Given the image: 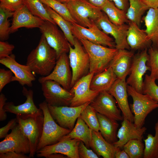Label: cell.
<instances>
[{
	"instance_id": "cell-47",
	"label": "cell",
	"mask_w": 158,
	"mask_h": 158,
	"mask_svg": "<svg viewBox=\"0 0 158 158\" xmlns=\"http://www.w3.org/2000/svg\"><path fill=\"white\" fill-rule=\"evenodd\" d=\"M7 98L3 93L0 95V121H3L6 120L7 118V114L4 109V107Z\"/></svg>"
},
{
	"instance_id": "cell-22",
	"label": "cell",
	"mask_w": 158,
	"mask_h": 158,
	"mask_svg": "<svg viewBox=\"0 0 158 158\" xmlns=\"http://www.w3.org/2000/svg\"><path fill=\"white\" fill-rule=\"evenodd\" d=\"M147 129L145 127H137L133 122L123 117L121 126L117 133L118 140L113 145L116 147L121 149L124 145L130 140L137 139L142 141L143 135Z\"/></svg>"
},
{
	"instance_id": "cell-7",
	"label": "cell",
	"mask_w": 158,
	"mask_h": 158,
	"mask_svg": "<svg viewBox=\"0 0 158 158\" xmlns=\"http://www.w3.org/2000/svg\"><path fill=\"white\" fill-rule=\"evenodd\" d=\"M69 45L68 57L72 74L71 88L80 79L90 73V61L87 53L78 39L75 38L74 48L70 43Z\"/></svg>"
},
{
	"instance_id": "cell-29",
	"label": "cell",
	"mask_w": 158,
	"mask_h": 158,
	"mask_svg": "<svg viewBox=\"0 0 158 158\" xmlns=\"http://www.w3.org/2000/svg\"><path fill=\"white\" fill-rule=\"evenodd\" d=\"M99 125V130L102 136L109 143L113 144L117 139V130L119 124L117 121L97 112Z\"/></svg>"
},
{
	"instance_id": "cell-32",
	"label": "cell",
	"mask_w": 158,
	"mask_h": 158,
	"mask_svg": "<svg viewBox=\"0 0 158 158\" xmlns=\"http://www.w3.org/2000/svg\"><path fill=\"white\" fill-rule=\"evenodd\" d=\"M129 6L126 13L128 20L140 27L142 15L149 8L141 0H128Z\"/></svg>"
},
{
	"instance_id": "cell-38",
	"label": "cell",
	"mask_w": 158,
	"mask_h": 158,
	"mask_svg": "<svg viewBox=\"0 0 158 158\" xmlns=\"http://www.w3.org/2000/svg\"><path fill=\"white\" fill-rule=\"evenodd\" d=\"M80 116L91 129L99 131V125L97 112L90 104L82 112Z\"/></svg>"
},
{
	"instance_id": "cell-8",
	"label": "cell",
	"mask_w": 158,
	"mask_h": 158,
	"mask_svg": "<svg viewBox=\"0 0 158 158\" xmlns=\"http://www.w3.org/2000/svg\"><path fill=\"white\" fill-rule=\"evenodd\" d=\"M148 49L141 50L134 55L129 76L126 80L128 85L141 93H142L143 76L147 71L150 70V68L147 64L149 59Z\"/></svg>"
},
{
	"instance_id": "cell-34",
	"label": "cell",
	"mask_w": 158,
	"mask_h": 158,
	"mask_svg": "<svg viewBox=\"0 0 158 158\" xmlns=\"http://www.w3.org/2000/svg\"><path fill=\"white\" fill-rule=\"evenodd\" d=\"M155 134H148L144 139L145 146L143 158H158V121L154 126Z\"/></svg>"
},
{
	"instance_id": "cell-37",
	"label": "cell",
	"mask_w": 158,
	"mask_h": 158,
	"mask_svg": "<svg viewBox=\"0 0 158 158\" xmlns=\"http://www.w3.org/2000/svg\"><path fill=\"white\" fill-rule=\"evenodd\" d=\"M144 148L142 141L137 139L130 140L124 145L123 148L130 158L143 157Z\"/></svg>"
},
{
	"instance_id": "cell-36",
	"label": "cell",
	"mask_w": 158,
	"mask_h": 158,
	"mask_svg": "<svg viewBox=\"0 0 158 158\" xmlns=\"http://www.w3.org/2000/svg\"><path fill=\"white\" fill-rule=\"evenodd\" d=\"M44 5L50 7L66 20L72 23H77L71 15L65 3L57 0H40Z\"/></svg>"
},
{
	"instance_id": "cell-23",
	"label": "cell",
	"mask_w": 158,
	"mask_h": 158,
	"mask_svg": "<svg viewBox=\"0 0 158 158\" xmlns=\"http://www.w3.org/2000/svg\"><path fill=\"white\" fill-rule=\"evenodd\" d=\"M126 40L130 49L142 50L148 49L152 43L144 30L133 22L129 21Z\"/></svg>"
},
{
	"instance_id": "cell-16",
	"label": "cell",
	"mask_w": 158,
	"mask_h": 158,
	"mask_svg": "<svg viewBox=\"0 0 158 158\" xmlns=\"http://www.w3.org/2000/svg\"><path fill=\"white\" fill-rule=\"evenodd\" d=\"M29 140L22 132L18 123L4 139L0 142V153L12 151L18 153L29 154Z\"/></svg>"
},
{
	"instance_id": "cell-35",
	"label": "cell",
	"mask_w": 158,
	"mask_h": 158,
	"mask_svg": "<svg viewBox=\"0 0 158 158\" xmlns=\"http://www.w3.org/2000/svg\"><path fill=\"white\" fill-rule=\"evenodd\" d=\"M23 4L34 15L56 25L40 0H23Z\"/></svg>"
},
{
	"instance_id": "cell-44",
	"label": "cell",
	"mask_w": 158,
	"mask_h": 158,
	"mask_svg": "<svg viewBox=\"0 0 158 158\" xmlns=\"http://www.w3.org/2000/svg\"><path fill=\"white\" fill-rule=\"evenodd\" d=\"M13 73L10 70L0 69V92H1L3 88L8 84L11 82V78Z\"/></svg>"
},
{
	"instance_id": "cell-53",
	"label": "cell",
	"mask_w": 158,
	"mask_h": 158,
	"mask_svg": "<svg viewBox=\"0 0 158 158\" xmlns=\"http://www.w3.org/2000/svg\"><path fill=\"white\" fill-rule=\"evenodd\" d=\"M66 156L58 153H54L51 154L48 156L47 158H66L65 157Z\"/></svg>"
},
{
	"instance_id": "cell-14",
	"label": "cell",
	"mask_w": 158,
	"mask_h": 158,
	"mask_svg": "<svg viewBox=\"0 0 158 158\" xmlns=\"http://www.w3.org/2000/svg\"><path fill=\"white\" fill-rule=\"evenodd\" d=\"M95 24L104 33L109 34L114 37L115 48L118 50L130 49L126 40L128 24L115 25L110 21L104 13L96 21Z\"/></svg>"
},
{
	"instance_id": "cell-49",
	"label": "cell",
	"mask_w": 158,
	"mask_h": 158,
	"mask_svg": "<svg viewBox=\"0 0 158 158\" xmlns=\"http://www.w3.org/2000/svg\"><path fill=\"white\" fill-rule=\"evenodd\" d=\"M113 2L116 6L126 13L128 8V0H109Z\"/></svg>"
},
{
	"instance_id": "cell-54",
	"label": "cell",
	"mask_w": 158,
	"mask_h": 158,
	"mask_svg": "<svg viewBox=\"0 0 158 158\" xmlns=\"http://www.w3.org/2000/svg\"><path fill=\"white\" fill-rule=\"evenodd\" d=\"M61 2H63L64 3L66 2L69 0H57Z\"/></svg>"
},
{
	"instance_id": "cell-24",
	"label": "cell",
	"mask_w": 158,
	"mask_h": 158,
	"mask_svg": "<svg viewBox=\"0 0 158 158\" xmlns=\"http://www.w3.org/2000/svg\"><path fill=\"white\" fill-rule=\"evenodd\" d=\"M22 92L26 97L25 101L23 104L17 106L15 105L12 102H6L4 107L6 112L14 114L16 115L43 113L42 111L40 108H38L34 103L32 90H28L23 86Z\"/></svg>"
},
{
	"instance_id": "cell-28",
	"label": "cell",
	"mask_w": 158,
	"mask_h": 158,
	"mask_svg": "<svg viewBox=\"0 0 158 158\" xmlns=\"http://www.w3.org/2000/svg\"><path fill=\"white\" fill-rule=\"evenodd\" d=\"M116 79L112 68L109 66L103 71L94 75L90 82V89L99 92L107 91Z\"/></svg>"
},
{
	"instance_id": "cell-1",
	"label": "cell",
	"mask_w": 158,
	"mask_h": 158,
	"mask_svg": "<svg viewBox=\"0 0 158 158\" xmlns=\"http://www.w3.org/2000/svg\"><path fill=\"white\" fill-rule=\"evenodd\" d=\"M56 61V51L48 44L42 34L38 45L28 56L26 65L32 72L45 76L51 73Z\"/></svg>"
},
{
	"instance_id": "cell-19",
	"label": "cell",
	"mask_w": 158,
	"mask_h": 158,
	"mask_svg": "<svg viewBox=\"0 0 158 158\" xmlns=\"http://www.w3.org/2000/svg\"><path fill=\"white\" fill-rule=\"evenodd\" d=\"M80 140L72 139L59 141L56 143L46 146L37 151V157L46 158L49 155L58 153L66 156L67 158H79L78 147Z\"/></svg>"
},
{
	"instance_id": "cell-45",
	"label": "cell",
	"mask_w": 158,
	"mask_h": 158,
	"mask_svg": "<svg viewBox=\"0 0 158 158\" xmlns=\"http://www.w3.org/2000/svg\"><path fill=\"white\" fill-rule=\"evenodd\" d=\"M14 46L4 41H0V59L7 57L12 54Z\"/></svg>"
},
{
	"instance_id": "cell-15",
	"label": "cell",
	"mask_w": 158,
	"mask_h": 158,
	"mask_svg": "<svg viewBox=\"0 0 158 158\" xmlns=\"http://www.w3.org/2000/svg\"><path fill=\"white\" fill-rule=\"evenodd\" d=\"M116 103L112 95L107 91H103L99 92L90 105L97 113L117 121H122L123 117L121 115V110L116 106Z\"/></svg>"
},
{
	"instance_id": "cell-9",
	"label": "cell",
	"mask_w": 158,
	"mask_h": 158,
	"mask_svg": "<svg viewBox=\"0 0 158 158\" xmlns=\"http://www.w3.org/2000/svg\"><path fill=\"white\" fill-rule=\"evenodd\" d=\"M41 84L45 101L48 105L70 106L74 96L73 93L51 80H45Z\"/></svg>"
},
{
	"instance_id": "cell-26",
	"label": "cell",
	"mask_w": 158,
	"mask_h": 158,
	"mask_svg": "<svg viewBox=\"0 0 158 158\" xmlns=\"http://www.w3.org/2000/svg\"><path fill=\"white\" fill-rule=\"evenodd\" d=\"M90 147L98 156L104 158H115L116 150L114 145L107 141L100 132L92 130Z\"/></svg>"
},
{
	"instance_id": "cell-42",
	"label": "cell",
	"mask_w": 158,
	"mask_h": 158,
	"mask_svg": "<svg viewBox=\"0 0 158 158\" xmlns=\"http://www.w3.org/2000/svg\"><path fill=\"white\" fill-rule=\"evenodd\" d=\"M0 7L14 12L23 4V0H0Z\"/></svg>"
},
{
	"instance_id": "cell-11",
	"label": "cell",
	"mask_w": 158,
	"mask_h": 158,
	"mask_svg": "<svg viewBox=\"0 0 158 158\" xmlns=\"http://www.w3.org/2000/svg\"><path fill=\"white\" fill-rule=\"evenodd\" d=\"M71 32L74 37L79 40L83 39L95 44L115 48V43L113 39L102 31L95 24L87 28L77 23H72Z\"/></svg>"
},
{
	"instance_id": "cell-48",
	"label": "cell",
	"mask_w": 158,
	"mask_h": 158,
	"mask_svg": "<svg viewBox=\"0 0 158 158\" xmlns=\"http://www.w3.org/2000/svg\"><path fill=\"white\" fill-rule=\"evenodd\" d=\"M0 158H29L25 154L18 153L16 152L10 151L6 152L0 153Z\"/></svg>"
},
{
	"instance_id": "cell-17",
	"label": "cell",
	"mask_w": 158,
	"mask_h": 158,
	"mask_svg": "<svg viewBox=\"0 0 158 158\" xmlns=\"http://www.w3.org/2000/svg\"><path fill=\"white\" fill-rule=\"evenodd\" d=\"M94 73L90 72L80 79L69 91L73 93V97L70 106L75 107L82 105L87 102H91L97 97L99 92L90 89V84Z\"/></svg>"
},
{
	"instance_id": "cell-52",
	"label": "cell",
	"mask_w": 158,
	"mask_h": 158,
	"mask_svg": "<svg viewBox=\"0 0 158 158\" xmlns=\"http://www.w3.org/2000/svg\"><path fill=\"white\" fill-rule=\"evenodd\" d=\"M95 6L101 8L108 0H87Z\"/></svg>"
},
{
	"instance_id": "cell-12",
	"label": "cell",
	"mask_w": 158,
	"mask_h": 158,
	"mask_svg": "<svg viewBox=\"0 0 158 158\" xmlns=\"http://www.w3.org/2000/svg\"><path fill=\"white\" fill-rule=\"evenodd\" d=\"M68 56L66 53L62 54L57 60L53 70L48 75L40 77L38 81L41 83L51 80L59 84L66 90L70 91L72 78Z\"/></svg>"
},
{
	"instance_id": "cell-6",
	"label": "cell",
	"mask_w": 158,
	"mask_h": 158,
	"mask_svg": "<svg viewBox=\"0 0 158 158\" xmlns=\"http://www.w3.org/2000/svg\"><path fill=\"white\" fill-rule=\"evenodd\" d=\"M127 90L133 100V103L130 107L134 115L133 123L137 127L141 128L144 124L148 115L158 108V102L148 95L138 92L128 85Z\"/></svg>"
},
{
	"instance_id": "cell-25",
	"label": "cell",
	"mask_w": 158,
	"mask_h": 158,
	"mask_svg": "<svg viewBox=\"0 0 158 158\" xmlns=\"http://www.w3.org/2000/svg\"><path fill=\"white\" fill-rule=\"evenodd\" d=\"M134 55L133 51L126 49L118 50L109 65L117 78L126 79L130 72Z\"/></svg>"
},
{
	"instance_id": "cell-51",
	"label": "cell",
	"mask_w": 158,
	"mask_h": 158,
	"mask_svg": "<svg viewBox=\"0 0 158 158\" xmlns=\"http://www.w3.org/2000/svg\"><path fill=\"white\" fill-rule=\"evenodd\" d=\"M149 8H158V0H141Z\"/></svg>"
},
{
	"instance_id": "cell-30",
	"label": "cell",
	"mask_w": 158,
	"mask_h": 158,
	"mask_svg": "<svg viewBox=\"0 0 158 158\" xmlns=\"http://www.w3.org/2000/svg\"><path fill=\"white\" fill-rule=\"evenodd\" d=\"M143 20L146 27L144 31L154 46L158 42V8H150Z\"/></svg>"
},
{
	"instance_id": "cell-13",
	"label": "cell",
	"mask_w": 158,
	"mask_h": 158,
	"mask_svg": "<svg viewBox=\"0 0 158 158\" xmlns=\"http://www.w3.org/2000/svg\"><path fill=\"white\" fill-rule=\"evenodd\" d=\"M90 102L78 107L55 106L48 105L50 112L61 127L72 130L82 112Z\"/></svg>"
},
{
	"instance_id": "cell-31",
	"label": "cell",
	"mask_w": 158,
	"mask_h": 158,
	"mask_svg": "<svg viewBox=\"0 0 158 158\" xmlns=\"http://www.w3.org/2000/svg\"><path fill=\"white\" fill-rule=\"evenodd\" d=\"M101 8L110 21L115 25H121L126 23H128L129 21L126 13L118 8L113 2L109 0Z\"/></svg>"
},
{
	"instance_id": "cell-40",
	"label": "cell",
	"mask_w": 158,
	"mask_h": 158,
	"mask_svg": "<svg viewBox=\"0 0 158 158\" xmlns=\"http://www.w3.org/2000/svg\"><path fill=\"white\" fill-rule=\"evenodd\" d=\"M149 59L147 64L150 68V76L155 80H158V48L150 46L148 49Z\"/></svg>"
},
{
	"instance_id": "cell-4",
	"label": "cell",
	"mask_w": 158,
	"mask_h": 158,
	"mask_svg": "<svg viewBox=\"0 0 158 158\" xmlns=\"http://www.w3.org/2000/svg\"><path fill=\"white\" fill-rule=\"evenodd\" d=\"M64 3L77 24L84 27L92 26L104 14L101 8L87 0H69Z\"/></svg>"
},
{
	"instance_id": "cell-2",
	"label": "cell",
	"mask_w": 158,
	"mask_h": 158,
	"mask_svg": "<svg viewBox=\"0 0 158 158\" xmlns=\"http://www.w3.org/2000/svg\"><path fill=\"white\" fill-rule=\"evenodd\" d=\"M87 53L90 61V72L95 74L100 73L109 66L118 50L93 43L83 39L79 40Z\"/></svg>"
},
{
	"instance_id": "cell-41",
	"label": "cell",
	"mask_w": 158,
	"mask_h": 158,
	"mask_svg": "<svg viewBox=\"0 0 158 158\" xmlns=\"http://www.w3.org/2000/svg\"><path fill=\"white\" fill-rule=\"evenodd\" d=\"M142 93L148 95L158 102V85L155 80L147 74L144 80Z\"/></svg>"
},
{
	"instance_id": "cell-18",
	"label": "cell",
	"mask_w": 158,
	"mask_h": 158,
	"mask_svg": "<svg viewBox=\"0 0 158 158\" xmlns=\"http://www.w3.org/2000/svg\"><path fill=\"white\" fill-rule=\"evenodd\" d=\"M0 63L10 70L14 74L11 82L17 81L22 86L29 87L32 86V82L35 80L32 71L27 65L21 64L17 62L16 56L12 54L9 56L0 59Z\"/></svg>"
},
{
	"instance_id": "cell-20",
	"label": "cell",
	"mask_w": 158,
	"mask_h": 158,
	"mask_svg": "<svg viewBox=\"0 0 158 158\" xmlns=\"http://www.w3.org/2000/svg\"><path fill=\"white\" fill-rule=\"evenodd\" d=\"M127 85L126 79L117 78L107 91L115 99L123 117L134 122V115L128 101Z\"/></svg>"
},
{
	"instance_id": "cell-33",
	"label": "cell",
	"mask_w": 158,
	"mask_h": 158,
	"mask_svg": "<svg viewBox=\"0 0 158 158\" xmlns=\"http://www.w3.org/2000/svg\"><path fill=\"white\" fill-rule=\"evenodd\" d=\"M44 5L50 17L60 28L69 43L73 46L75 43V37L71 32L72 24L66 20L50 7Z\"/></svg>"
},
{
	"instance_id": "cell-5",
	"label": "cell",
	"mask_w": 158,
	"mask_h": 158,
	"mask_svg": "<svg viewBox=\"0 0 158 158\" xmlns=\"http://www.w3.org/2000/svg\"><path fill=\"white\" fill-rule=\"evenodd\" d=\"M39 106L43 112L44 122L42 136L36 152L46 146L58 142L71 131L61 127L55 122L45 101L40 103Z\"/></svg>"
},
{
	"instance_id": "cell-27",
	"label": "cell",
	"mask_w": 158,
	"mask_h": 158,
	"mask_svg": "<svg viewBox=\"0 0 158 158\" xmlns=\"http://www.w3.org/2000/svg\"><path fill=\"white\" fill-rule=\"evenodd\" d=\"M92 130L80 116L73 128L69 133L63 137L59 142L78 139L82 141L87 148H89L92 139Z\"/></svg>"
},
{
	"instance_id": "cell-55",
	"label": "cell",
	"mask_w": 158,
	"mask_h": 158,
	"mask_svg": "<svg viewBox=\"0 0 158 158\" xmlns=\"http://www.w3.org/2000/svg\"><path fill=\"white\" fill-rule=\"evenodd\" d=\"M154 46H155L157 48H158V42L157 43V44L155 45Z\"/></svg>"
},
{
	"instance_id": "cell-10",
	"label": "cell",
	"mask_w": 158,
	"mask_h": 158,
	"mask_svg": "<svg viewBox=\"0 0 158 158\" xmlns=\"http://www.w3.org/2000/svg\"><path fill=\"white\" fill-rule=\"evenodd\" d=\"M39 28L48 44L56 51L57 60L62 54L69 52V43L56 25L44 21Z\"/></svg>"
},
{
	"instance_id": "cell-21",
	"label": "cell",
	"mask_w": 158,
	"mask_h": 158,
	"mask_svg": "<svg viewBox=\"0 0 158 158\" xmlns=\"http://www.w3.org/2000/svg\"><path fill=\"white\" fill-rule=\"evenodd\" d=\"M12 16L10 33L16 32L21 28H39L44 21L32 14L24 4L14 12Z\"/></svg>"
},
{
	"instance_id": "cell-43",
	"label": "cell",
	"mask_w": 158,
	"mask_h": 158,
	"mask_svg": "<svg viewBox=\"0 0 158 158\" xmlns=\"http://www.w3.org/2000/svg\"><path fill=\"white\" fill-rule=\"evenodd\" d=\"M79 158H98L99 157L92 150L89 149L82 141H80L78 147Z\"/></svg>"
},
{
	"instance_id": "cell-46",
	"label": "cell",
	"mask_w": 158,
	"mask_h": 158,
	"mask_svg": "<svg viewBox=\"0 0 158 158\" xmlns=\"http://www.w3.org/2000/svg\"><path fill=\"white\" fill-rule=\"evenodd\" d=\"M18 123L16 118H13L9 121L4 126L0 128V138H5L7 135L8 131L12 130L16 126Z\"/></svg>"
},
{
	"instance_id": "cell-39",
	"label": "cell",
	"mask_w": 158,
	"mask_h": 158,
	"mask_svg": "<svg viewBox=\"0 0 158 158\" xmlns=\"http://www.w3.org/2000/svg\"><path fill=\"white\" fill-rule=\"evenodd\" d=\"M14 12L0 7V39L4 41L8 39L10 23L8 18L13 16Z\"/></svg>"
},
{
	"instance_id": "cell-50",
	"label": "cell",
	"mask_w": 158,
	"mask_h": 158,
	"mask_svg": "<svg viewBox=\"0 0 158 158\" xmlns=\"http://www.w3.org/2000/svg\"><path fill=\"white\" fill-rule=\"evenodd\" d=\"M115 154V158H130L129 156L123 150L117 147Z\"/></svg>"
},
{
	"instance_id": "cell-3",
	"label": "cell",
	"mask_w": 158,
	"mask_h": 158,
	"mask_svg": "<svg viewBox=\"0 0 158 158\" xmlns=\"http://www.w3.org/2000/svg\"><path fill=\"white\" fill-rule=\"evenodd\" d=\"M16 118L22 132L29 140L30 150L29 156L33 157L42 134L43 113L16 115Z\"/></svg>"
}]
</instances>
